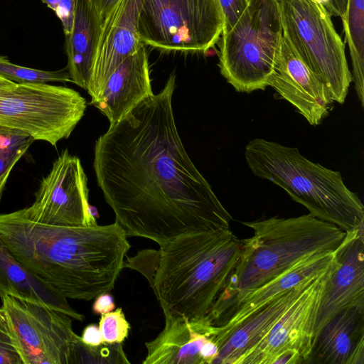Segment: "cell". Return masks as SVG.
I'll return each mask as SVG.
<instances>
[{
  "mask_svg": "<svg viewBox=\"0 0 364 364\" xmlns=\"http://www.w3.org/2000/svg\"><path fill=\"white\" fill-rule=\"evenodd\" d=\"M119 0H89L98 15L104 19Z\"/></svg>",
  "mask_w": 364,
  "mask_h": 364,
  "instance_id": "obj_34",
  "label": "cell"
},
{
  "mask_svg": "<svg viewBox=\"0 0 364 364\" xmlns=\"http://www.w3.org/2000/svg\"><path fill=\"white\" fill-rule=\"evenodd\" d=\"M348 0H333L336 16L342 18L346 11Z\"/></svg>",
  "mask_w": 364,
  "mask_h": 364,
  "instance_id": "obj_35",
  "label": "cell"
},
{
  "mask_svg": "<svg viewBox=\"0 0 364 364\" xmlns=\"http://www.w3.org/2000/svg\"><path fill=\"white\" fill-rule=\"evenodd\" d=\"M9 295L38 303L61 311L73 319L84 316L73 309L64 297L18 261L0 240V297Z\"/></svg>",
  "mask_w": 364,
  "mask_h": 364,
  "instance_id": "obj_21",
  "label": "cell"
},
{
  "mask_svg": "<svg viewBox=\"0 0 364 364\" xmlns=\"http://www.w3.org/2000/svg\"><path fill=\"white\" fill-rule=\"evenodd\" d=\"M252 173L284 190L309 214L345 232L364 226V206L341 173L313 162L296 147L255 138L245 148Z\"/></svg>",
  "mask_w": 364,
  "mask_h": 364,
  "instance_id": "obj_5",
  "label": "cell"
},
{
  "mask_svg": "<svg viewBox=\"0 0 364 364\" xmlns=\"http://www.w3.org/2000/svg\"><path fill=\"white\" fill-rule=\"evenodd\" d=\"M282 33L326 86L332 101L343 104L353 81L345 43L331 16L316 0H278Z\"/></svg>",
  "mask_w": 364,
  "mask_h": 364,
  "instance_id": "obj_7",
  "label": "cell"
},
{
  "mask_svg": "<svg viewBox=\"0 0 364 364\" xmlns=\"http://www.w3.org/2000/svg\"><path fill=\"white\" fill-rule=\"evenodd\" d=\"M0 240L35 275L66 299L90 301L111 291L131 246L117 223L59 226L20 211L0 214Z\"/></svg>",
  "mask_w": 364,
  "mask_h": 364,
  "instance_id": "obj_2",
  "label": "cell"
},
{
  "mask_svg": "<svg viewBox=\"0 0 364 364\" xmlns=\"http://www.w3.org/2000/svg\"><path fill=\"white\" fill-rule=\"evenodd\" d=\"M153 95L146 46H143L118 65L99 96L90 104L105 114L112 125Z\"/></svg>",
  "mask_w": 364,
  "mask_h": 364,
  "instance_id": "obj_17",
  "label": "cell"
},
{
  "mask_svg": "<svg viewBox=\"0 0 364 364\" xmlns=\"http://www.w3.org/2000/svg\"><path fill=\"white\" fill-rule=\"evenodd\" d=\"M353 65L352 78L361 106H364V0H348L341 18Z\"/></svg>",
  "mask_w": 364,
  "mask_h": 364,
  "instance_id": "obj_23",
  "label": "cell"
},
{
  "mask_svg": "<svg viewBox=\"0 0 364 364\" xmlns=\"http://www.w3.org/2000/svg\"><path fill=\"white\" fill-rule=\"evenodd\" d=\"M115 304L113 297L109 292L98 295L92 304V311L95 314L102 315L113 311Z\"/></svg>",
  "mask_w": 364,
  "mask_h": 364,
  "instance_id": "obj_31",
  "label": "cell"
},
{
  "mask_svg": "<svg viewBox=\"0 0 364 364\" xmlns=\"http://www.w3.org/2000/svg\"><path fill=\"white\" fill-rule=\"evenodd\" d=\"M75 363L117 364L130 363L122 343H103L98 346L84 343L80 336L75 346Z\"/></svg>",
  "mask_w": 364,
  "mask_h": 364,
  "instance_id": "obj_26",
  "label": "cell"
},
{
  "mask_svg": "<svg viewBox=\"0 0 364 364\" xmlns=\"http://www.w3.org/2000/svg\"><path fill=\"white\" fill-rule=\"evenodd\" d=\"M80 338L84 343L89 346H98L104 343L99 326L93 323L84 328Z\"/></svg>",
  "mask_w": 364,
  "mask_h": 364,
  "instance_id": "obj_32",
  "label": "cell"
},
{
  "mask_svg": "<svg viewBox=\"0 0 364 364\" xmlns=\"http://www.w3.org/2000/svg\"><path fill=\"white\" fill-rule=\"evenodd\" d=\"M88 195L87 178L80 160L65 149L42 180L33 204L20 211L29 220L47 225H95Z\"/></svg>",
  "mask_w": 364,
  "mask_h": 364,
  "instance_id": "obj_11",
  "label": "cell"
},
{
  "mask_svg": "<svg viewBox=\"0 0 364 364\" xmlns=\"http://www.w3.org/2000/svg\"><path fill=\"white\" fill-rule=\"evenodd\" d=\"M99 328L104 343H122L128 337L130 324L122 308L101 315Z\"/></svg>",
  "mask_w": 364,
  "mask_h": 364,
  "instance_id": "obj_27",
  "label": "cell"
},
{
  "mask_svg": "<svg viewBox=\"0 0 364 364\" xmlns=\"http://www.w3.org/2000/svg\"><path fill=\"white\" fill-rule=\"evenodd\" d=\"M164 315V328L154 340L145 343L147 354L142 363L203 364L201 350L211 334L208 319Z\"/></svg>",
  "mask_w": 364,
  "mask_h": 364,
  "instance_id": "obj_19",
  "label": "cell"
},
{
  "mask_svg": "<svg viewBox=\"0 0 364 364\" xmlns=\"http://www.w3.org/2000/svg\"><path fill=\"white\" fill-rule=\"evenodd\" d=\"M176 74L95 141L97 182L128 237L159 247L187 234L230 229L232 217L187 154L172 105Z\"/></svg>",
  "mask_w": 364,
  "mask_h": 364,
  "instance_id": "obj_1",
  "label": "cell"
},
{
  "mask_svg": "<svg viewBox=\"0 0 364 364\" xmlns=\"http://www.w3.org/2000/svg\"><path fill=\"white\" fill-rule=\"evenodd\" d=\"M143 0H119L103 19L87 91L91 101L100 94L109 77L127 57L145 46L138 19Z\"/></svg>",
  "mask_w": 364,
  "mask_h": 364,
  "instance_id": "obj_15",
  "label": "cell"
},
{
  "mask_svg": "<svg viewBox=\"0 0 364 364\" xmlns=\"http://www.w3.org/2000/svg\"><path fill=\"white\" fill-rule=\"evenodd\" d=\"M223 26L219 0H143L137 29L145 46L205 53L217 44Z\"/></svg>",
  "mask_w": 364,
  "mask_h": 364,
  "instance_id": "obj_8",
  "label": "cell"
},
{
  "mask_svg": "<svg viewBox=\"0 0 364 364\" xmlns=\"http://www.w3.org/2000/svg\"><path fill=\"white\" fill-rule=\"evenodd\" d=\"M218 346L209 338L204 343L200 353L203 364H213L218 355Z\"/></svg>",
  "mask_w": 364,
  "mask_h": 364,
  "instance_id": "obj_33",
  "label": "cell"
},
{
  "mask_svg": "<svg viewBox=\"0 0 364 364\" xmlns=\"http://www.w3.org/2000/svg\"><path fill=\"white\" fill-rule=\"evenodd\" d=\"M363 228L346 232L335 252V262L318 312L314 339L323 326L341 311L350 307L364 309Z\"/></svg>",
  "mask_w": 364,
  "mask_h": 364,
  "instance_id": "obj_14",
  "label": "cell"
},
{
  "mask_svg": "<svg viewBox=\"0 0 364 364\" xmlns=\"http://www.w3.org/2000/svg\"><path fill=\"white\" fill-rule=\"evenodd\" d=\"M86 100L68 87L16 84L0 92V126L23 132L52 146L70 136L85 114Z\"/></svg>",
  "mask_w": 364,
  "mask_h": 364,
  "instance_id": "obj_9",
  "label": "cell"
},
{
  "mask_svg": "<svg viewBox=\"0 0 364 364\" xmlns=\"http://www.w3.org/2000/svg\"><path fill=\"white\" fill-rule=\"evenodd\" d=\"M282 36L278 0H248L233 27L222 32L218 67L239 92L264 90L269 86Z\"/></svg>",
  "mask_w": 364,
  "mask_h": 364,
  "instance_id": "obj_6",
  "label": "cell"
},
{
  "mask_svg": "<svg viewBox=\"0 0 364 364\" xmlns=\"http://www.w3.org/2000/svg\"><path fill=\"white\" fill-rule=\"evenodd\" d=\"M241 223L251 228L253 235L243 240L240 258L205 316L212 325L240 294L264 284L306 257L336 252L346 235L337 226L309 213Z\"/></svg>",
  "mask_w": 364,
  "mask_h": 364,
  "instance_id": "obj_4",
  "label": "cell"
},
{
  "mask_svg": "<svg viewBox=\"0 0 364 364\" xmlns=\"http://www.w3.org/2000/svg\"><path fill=\"white\" fill-rule=\"evenodd\" d=\"M334 262L313 281L237 364H274L278 356L287 351L296 354L301 363H307L314 346L321 301Z\"/></svg>",
  "mask_w": 364,
  "mask_h": 364,
  "instance_id": "obj_12",
  "label": "cell"
},
{
  "mask_svg": "<svg viewBox=\"0 0 364 364\" xmlns=\"http://www.w3.org/2000/svg\"><path fill=\"white\" fill-rule=\"evenodd\" d=\"M42 2L47 5L48 8L52 9L53 11H55L57 9L60 0H41Z\"/></svg>",
  "mask_w": 364,
  "mask_h": 364,
  "instance_id": "obj_37",
  "label": "cell"
},
{
  "mask_svg": "<svg viewBox=\"0 0 364 364\" xmlns=\"http://www.w3.org/2000/svg\"><path fill=\"white\" fill-rule=\"evenodd\" d=\"M103 19L89 0H76L71 33L65 36L67 68L72 82L87 90Z\"/></svg>",
  "mask_w": 364,
  "mask_h": 364,
  "instance_id": "obj_22",
  "label": "cell"
},
{
  "mask_svg": "<svg viewBox=\"0 0 364 364\" xmlns=\"http://www.w3.org/2000/svg\"><path fill=\"white\" fill-rule=\"evenodd\" d=\"M0 76L16 84L71 82L67 67L54 71L26 68L10 62L0 56Z\"/></svg>",
  "mask_w": 364,
  "mask_h": 364,
  "instance_id": "obj_25",
  "label": "cell"
},
{
  "mask_svg": "<svg viewBox=\"0 0 364 364\" xmlns=\"http://www.w3.org/2000/svg\"><path fill=\"white\" fill-rule=\"evenodd\" d=\"M76 0H60L55 12L61 21L65 36L71 33L75 14Z\"/></svg>",
  "mask_w": 364,
  "mask_h": 364,
  "instance_id": "obj_30",
  "label": "cell"
},
{
  "mask_svg": "<svg viewBox=\"0 0 364 364\" xmlns=\"http://www.w3.org/2000/svg\"><path fill=\"white\" fill-rule=\"evenodd\" d=\"M16 85V83L0 76V92L10 90Z\"/></svg>",
  "mask_w": 364,
  "mask_h": 364,
  "instance_id": "obj_36",
  "label": "cell"
},
{
  "mask_svg": "<svg viewBox=\"0 0 364 364\" xmlns=\"http://www.w3.org/2000/svg\"><path fill=\"white\" fill-rule=\"evenodd\" d=\"M248 0H219L224 16L223 32L230 31L247 6Z\"/></svg>",
  "mask_w": 364,
  "mask_h": 364,
  "instance_id": "obj_29",
  "label": "cell"
},
{
  "mask_svg": "<svg viewBox=\"0 0 364 364\" xmlns=\"http://www.w3.org/2000/svg\"><path fill=\"white\" fill-rule=\"evenodd\" d=\"M321 273L279 294L217 341L219 351L213 364H237Z\"/></svg>",
  "mask_w": 364,
  "mask_h": 364,
  "instance_id": "obj_18",
  "label": "cell"
},
{
  "mask_svg": "<svg viewBox=\"0 0 364 364\" xmlns=\"http://www.w3.org/2000/svg\"><path fill=\"white\" fill-rule=\"evenodd\" d=\"M0 298V311L23 364H75L80 336L73 330L70 316L11 296Z\"/></svg>",
  "mask_w": 364,
  "mask_h": 364,
  "instance_id": "obj_10",
  "label": "cell"
},
{
  "mask_svg": "<svg viewBox=\"0 0 364 364\" xmlns=\"http://www.w3.org/2000/svg\"><path fill=\"white\" fill-rule=\"evenodd\" d=\"M269 86L293 105L311 125L321 122L333 102L324 84L283 33Z\"/></svg>",
  "mask_w": 364,
  "mask_h": 364,
  "instance_id": "obj_13",
  "label": "cell"
},
{
  "mask_svg": "<svg viewBox=\"0 0 364 364\" xmlns=\"http://www.w3.org/2000/svg\"><path fill=\"white\" fill-rule=\"evenodd\" d=\"M335 252L306 257L264 284L240 294L219 321L212 326L211 340L215 343L279 294L326 270L334 262Z\"/></svg>",
  "mask_w": 364,
  "mask_h": 364,
  "instance_id": "obj_16",
  "label": "cell"
},
{
  "mask_svg": "<svg viewBox=\"0 0 364 364\" xmlns=\"http://www.w3.org/2000/svg\"><path fill=\"white\" fill-rule=\"evenodd\" d=\"M33 141L23 132L0 126V198L14 166Z\"/></svg>",
  "mask_w": 364,
  "mask_h": 364,
  "instance_id": "obj_24",
  "label": "cell"
},
{
  "mask_svg": "<svg viewBox=\"0 0 364 364\" xmlns=\"http://www.w3.org/2000/svg\"><path fill=\"white\" fill-rule=\"evenodd\" d=\"M306 363L364 364V309L333 316L316 335Z\"/></svg>",
  "mask_w": 364,
  "mask_h": 364,
  "instance_id": "obj_20",
  "label": "cell"
},
{
  "mask_svg": "<svg viewBox=\"0 0 364 364\" xmlns=\"http://www.w3.org/2000/svg\"><path fill=\"white\" fill-rule=\"evenodd\" d=\"M243 246L230 230L177 237L158 250L149 282L164 314L205 317L225 287Z\"/></svg>",
  "mask_w": 364,
  "mask_h": 364,
  "instance_id": "obj_3",
  "label": "cell"
},
{
  "mask_svg": "<svg viewBox=\"0 0 364 364\" xmlns=\"http://www.w3.org/2000/svg\"><path fill=\"white\" fill-rule=\"evenodd\" d=\"M0 364H23L10 338L0 311Z\"/></svg>",
  "mask_w": 364,
  "mask_h": 364,
  "instance_id": "obj_28",
  "label": "cell"
}]
</instances>
